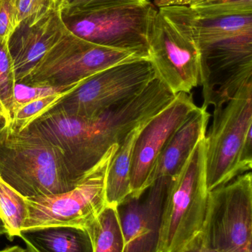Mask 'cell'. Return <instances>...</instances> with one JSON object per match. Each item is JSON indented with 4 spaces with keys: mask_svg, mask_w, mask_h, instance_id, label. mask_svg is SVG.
<instances>
[{
    "mask_svg": "<svg viewBox=\"0 0 252 252\" xmlns=\"http://www.w3.org/2000/svg\"><path fill=\"white\" fill-rule=\"evenodd\" d=\"M189 7L203 17H221L252 13V0H201Z\"/></svg>",
    "mask_w": 252,
    "mask_h": 252,
    "instance_id": "obj_21",
    "label": "cell"
},
{
    "mask_svg": "<svg viewBox=\"0 0 252 252\" xmlns=\"http://www.w3.org/2000/svg\"><path fill=\"white\" fill-rule=\"evenodd\" d=\"M250 252H252V251H250Z\"/></svg>",
    "mask_w": 252,
    "mask_h": 252,
    "instance_id": "obj_31",
    "label": "cell"
},
{
    "mask_svg": "<svg viewBox=\"0 0 252 252\" xmlns=\"http://www.w3.org/2000/svg\"><path fill=\"white\" fill-rule=\"evenodd\" d=\"M155 77L149 59L114 65L84 80L55 108L75 116H96L136 97Z\"/></svg>",
    "mask_w": 252,
    "mask_h": 252,
    "instance_id": "obj_9",
    "label": "cell"
},
{
    "mask_svg": "<svg viewBox=\"0 0 252 252\" xmlns=\"http://www.w3.org/2000/svg\"><path fill=\"white\" fill-rule=\"evenodd\" d=\"M18 25L16 0H0V43L7 42Z\"/></svg>",
    "mask_w": 252,
    "mask_h": 252,
    "instance_id": "obj_24",
    "label": "cell"
},
{
    "mask_svg": "<svg viewBox=\"0 0 252 252\" xmlns=\"http://www.w3.org/2000/svg\"><path fill=\"white\" fill-rule=\"evenodd\" d=\"M180 252H219L205 244L198 234Z\"/></svg>",
    "mask_w": 252,
    "mask_h": 252,
    "instance_id": "obj_26",
    "label": "cell"
},
{
    "mask_svg": "<svg viewBox=\"0 0 252 252\" xmlns=\"http://www.w3.org/2000/svg\"><path fill=\"white\" fill-rule=\"evenodd\" d=\"M79 85L63 93L37 99L16 109L11 115L10 127L18 132L26 130L37 120L57 106L68 94Z\"/></svg>",
    "mask_w": 252,
    "mask_h": 252,
    "instance_id": "obj_19",
    "label": "cell"
},
{
    "mask_svg": "<svg viewBox=\"0 0 252 252\" xmlns=\"http://www.w3.org/2000/svg\"><path fill=\"white\" fill-rule=\"evenodd\" d=\"M201 0H155L154 5L160 7H168V6H189Z\"/></svg>",
    "mask_w": 252,
    "mask_h": 252,
    "instance_id": "obj_27",
    "label": "cell"
},
{
    "mask_svg": "<svg viewBox=\"0 0 252 252\" xmlns=\"http://www.w3.org/2000/svg\"><path fill=\"white\" fill-rule=\"evenodd\" d=\"M14 68L7 42L0 43V116L7 126L11 124L12 104L15 85Z\"/></svg>",
    "mask_w": 252,
    "mask_h": 252,
    "instance_id": "obj_20",
    "label": "cell"
},
{
    "mask_svg": "<svg viewBox=\"0 0 252 252\" xmlns=\"http://www.w3.org/2000/svg\"><path fill=\"white\" fill-rule=\"evenodd\" d=\"M28 217L26 199L0 177V219L6 236L13 241L23 229Z\"/></svg>",
    "mask_w": 252,
    "mask_h": 252,
    "instance_id": "obj_18",
    "label": "cell"
},
{
    "mask_svg": "<svg viewBox=\"0 0 252 252\" xmlns=\"http://www.w3.org/2000/svg\"><path fill=\"white\" fill-rule=\"evenodd\" d=\"M198 107L192 93H180L171 103L145 123L133 148L130 195L139 198L151 186V176L161 151Z\"/></svg>",
    "mask_w": 252,
    "mask_h": 252,
    "instance_id": "obj_11",
    "label": "cell"
},
{
    "mask_svg": "<svg viewBox=\"0 0 252 252\" xmlns=\"http://www.w3.org/2000/svg\"><path fill=\"white\" fill-rule=\"evenodd\" d=\"M56 1V6H57L58 7H59V5H60L61 4H62V1H63V0H55Z\"/></svg>",
    "mask_w": 252,
    "mask_h": 252,
    "instance_id": "obj_30",
    "label": "cell"
},
{
    "mask_svg": "<svg viewBox=\"0 0 252 252\" xmlns=\"http://www.w3.org/2000/svg\"><path fill=\"white\" fill-rule=\"evenodd\" d=\"M155 75L174 94L200 85L201 53L193 40L158 9L149 39Z\"/></svg>",
    "mask_w": 252,
    "mask_h": 252,
    "instance_id": "obj_10",
    "label": "cell"
},
{
    "mask_svg": "<svg viewBox=\"0 0 252 252\" xmlns=\"http://www.w3.org/2000/svg\"><path fill=\"white\" fill-rule=\"evenodd\" d=\"M66 31L59 8L19 22L7 40L16 83H24L41 58Z\"/></svg>",
    "mask_w": 252,
    "mask_h": 252,
    "instance_id": "obj_12",
    "label": "cell"
},
{
    "mask_svg": "<svg viewBox=\"0 0 252 252\" xmlns=\"http://www.w3.org/2000/svg\"><path fill=\"white\" fill-rule=\"evenodd\" d=\"M170 103L162 86L152 81L131 100L94 117L84 118L54 109L30 127L57 145L74 172L81 177L113 145H120L137 126Z\"/></svg>",
    "mask_w": 252,
    "mask_h": 252,
    "instance_id": "obj_1",
    "label": "cell"
},
{
    "mask_svg": "<svg viewBox=\"0 0 252 252\" xmlns=\"http://www.w3.org/2000/svg\"><path fill=\"white\" fill-rule=\"evenodd\" d=\"M210 114L198 107L171 136L155 163L151 185L161 178H173L181 170L194 148L207 134Z\"/></svg>",
    "mask_w": 252,
    "mask_h": 252,
    "instance_id": "obj_14",
    "label": "cell"
},
{
    "mask_svg": "<svg viewBox=\"0 0 252 252\" xmlns=\"http://www.w3.org/2000/svg\"><path fill=\"white\" fill-rule=\"evenodd\" d=\"M3 235H6V230L1 219H0V237L2 236Z\"/></svg>",
    "mask_w": 252,
    "mask_h": 252,
    "instance_id": "obj_29",
    "label": "cell"
},
{
    "mask_svg": "<svg viewBox=\"0 0 252 252\" xmlns=\"http://www.w3.org/2000/svg\"><path fill=\"white\" fill-rule=\"evenodd\" d=\"M87 229L93 252H124V237L117 207L106 206Z\"/></svg>",
    "mask_w": 252,
    "mask_h": 252,
    "instance_id": "obj_17",
    "label": "cell"
},
{
    "mask_svg": "<svg viewBox=\"0 0 252 252\" xmlns=\"http://www.w3.org/2000/svg\"><path fill=\"white\" fill-rule=\"evenodd\" d=\"M59 11L65 28L75 36L149 59V35L158 13L151 1L89 11Z\"/></svg>",
    "mask_w": 252,
    "mask_h": 252,
    "instance_id": "obj_4",
    "label": "cell"
},
{
    "mask_svg": "<svg viewBox=\"0 0 252 252\" xmlns=\"http://www.w3.org/2000/svg\"><path fill=\"white\" fill-rule=\"evenodd\" d=\"M158 9L189 35L199 50L229 37L252 31V13L203 17L189 6H168Z\"/></svg>",
    "mask_w": 252,
    "mask_h": 252,
    "instance_id": "obj_13",
    "label": "cell"
},
{
    "mask_svg": "<svg viewBox=\"0 0 252 252\" xmlns=\"http://www.w3.org/2000/svg\"><path fill=\"white\" fill-rule=\"evenodd\" d=\"M19 22L29 17L42 16L55 8V0H16Z\"/></svg>",
    "mask_w": 252,
    "mask_h": 252,
    "instance_id": "obj_25",
    "label": "cell"
},
{
    "mask_svg": "<svg viewBox=\"0 0 252 252\" xmlns=\"http://www.w3.org/2000/svg\"><path fill=\"white\" fill-rule=\"evenodd\" d=\"M0 177L25 198L67 192L81 179L62 150L29 127L0 130Z\"/></svg>",
    "mask_w": 252,
    "mask_h": 252,
    "instance_id": "obj_2",
    "label": "cell"
},
{
    "mask_svg": "<svg viewBox=\"0 0 252 252\" xmlns=\"http://www.w3.org/2000/svg\"><path fill=\"white\" fill-rule=\"evenodd\" d=\"M205 137L197 144L180 172L170 179L158 252H180L202 229L209 194Z\"/></svg>",
    "mask_w": 252,
    "mask_h": 252,
    "instance_id": "obj_3",
    "label": "cell"
},
{
    "mask_svg": "<svg viewBox=\"0 0 252 252\" xmlns=\"http://www.w3.org/2000/svg\"><path fill=\"white\" fill-rule=\"evenodd\" d=\"M199 235L219 252L252 250V175L251 171L210 191Z\"/></svg>",
    "mask_w": 252,
    "mask_h": 252,
    "instance_id": "obj_6",
    "label": "cell"
},
{
    "mask_svg": "<svg viewBox=\"0 0 252 252\" xmlns=\"http://www.w3.org/2000/svg\"><path fill=\"white\" fill-rule=\"evenodd\" d=\"M18 237L30 252H93L88 231L80 226L28 228L22 229Z\"/></svg>",
    "mask_w": 252,
    "mask_h": 252,
    "instance_id": "obj_15",
    "label": "cell"
},
{
    "mask_svg": "<svg viewBox=\"0 0 252 252\" xmlns=\"http://www.w3.org/2000/svg\"><path fill=\"white\" fill-rule=\"evenodd\" d=\"M143 59L136 53L97 45L67 30L22 84L65 87L114 65Z\"/></svg>",
    "mask_w": 252,
    "mask_h": 252,
    "instance_id": "obj_7",
    "label": "cell"
},
{
    "mask_svg": "<svg viewBox=\"0 0 252 252\" xmlns=\"http://www.w3.org/2000/svg\"><path fill=\"white\" fill-rule=\"evenodd\" d=\"M149 1L150 0H63L59 9L68 11H89L121 6L144 4Z\"/></svg>",
    "mask_w": 252,
    "mask_h": 252,
    "instance_id": "obj_23",
    "label": "cell"
},
{
    "mask_svg": "<svg viewBox=\"0 0 252 252\" xmlns=\"http://www.w3.org/2000/svg\"><path fill=\"white\" fill-rule=\"evenodd\" d=\"M0 252H30L27 249L22 248L19 246H13V247H6L0 250Z\"/></svg>",
    "mask_w": 252,
    "mask_h": 252,
    "instance_id": "obj_28",
    "label": "cell"
},
{
    "mask_svg": "<svg viewBox=\"0 0 252 252\" xmlns=\"http://www.w3.org/2000/svg\"><path fill=\"white\" fill-rule=\"evenodd\" d=\"M86 80V79H85ZM65 86V87H51V86L28 85V84L16 83L13 93V104H12L10 115L13 112L24 105L34 101L37 99L51 94L63 93L66 90H71L76 86L79 85L82 81Z\"/></svg>",
    "mask_w": 252,
    "mask_h": 252,
    "instance_id": "obj_22",
    "label": "cell"
},
{
    "mask_svg": "<svg viewBox=\"0 0 252 252\" xmlns=\"http://www.w3.org/2000/svg\"><path fill=\"white\" fill-rule=\"evenodd\" d=\"M252 130V81L218 112L206 134V175L209 192L239 176L240 154Z\"/></svg>",
    "mask_w": 252,
    "mask_h": 252,
    "instance_id": "obj_8",
    "label": "cell"
},
{
    "mask_svg": "<svg viewBox=\"0 0 252 252\" xmlns=\"http://www.w3.org/2000/svg\"><path fill=\"white\" fill-rule=\"evenodd\" d=\"M145 123L137 126L127 135L111 158L105 183L107 206L117 207L131 195L130 173L133 148Z\"/></svg>",
    "mask_w": 252,
    "mask_h": 252,
    "instance_id": "obj_16",
    "label": "cell"
},
{
    "mask_svg": "<svg viewBox=\"0 0 252 252\" xmlns=\"http://www.w3.org/2000/svg\"><path fill=\"white\" fill-rule=\"evenodd\" d=\"M118 146L113 145L70 190L25 198L28 217L23 229L47 226H74L87 229L106 207L107 173Z\"/></svg>",
    "mask_w": 252,
    "mask_h": 252,
    "instance_id": "obj_5",
    "label": "cell"
}]
</instances>
